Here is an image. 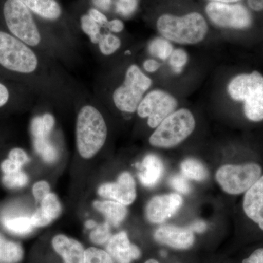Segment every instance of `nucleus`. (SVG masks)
<instances>
[{"instance_id": "nucleus-1", "label": "nucleus", "mask_w": 263, "mask_h": 263, "mask_svg": "<svg viewBox=\"0 0 263 263\" xmlns=\"http://www.w3.org/2000/svg\"><path fill=\"white\" fill-rule=\"evenodd\" d=\"M41 67L37 51L0 25V76L24 86Z\"/></svg>"}, {"instance_id": "nucleus-2", "label": "nucleus", "mask_w": 263, "mask_h": 263, "mask_svg": "<svg viewBox=\"0 0 263 263\" xmlns=\"http://www.w3.org/2000/svg\"><path fill=\"white\" fill-rule=\"evenodd\" d=\"M161 37L181 46H195L205 41L209 25L203 15L191 12L183 15L162 14L156 23Z\"/></svg>"}, {"instance_id": "nucleus-3", "label": "nucleus", "mask_w": 263, "mask_h": 263, "mask_svg": "<svg viewBox=\"0 0 263 263\" xmlns=\"http://www.w3.org/2000/svg\"><path fill=\"white\" fill-rule=\"evenodd\" d=\"M0 25L35 50L43 45L35 15L20 0H0Z\"/></svg>"}, {"instance_id": "nucleus-4", "label": "nucleus", "mask_w": 263, "mask_h": 263, "mask_svg": "<svg viewBox=\"0 0 263 263\" xmlns=\"http://www.w3.org/2000/svg\"><path fill=\"white\" fill-rule=\"evenodd\" d=\"M76 145L83 158L91 159L103 148L108 136V127L103 114L95 105L81 107L76 120Z\"/></svg>"}, {"instance_id": "nucleus-5", "label": "nucleus", "mask_w": 263, "mask_h": 263, "mask_svg": "<svg viewBox=\"0 0 263 263\" xmlns=\"http://www.w3.org/2000/svg\"><path fill=\"white\" fill-rule=\"evenodd\" d=\"M232 100L243 103V113L251 122L263 121V75L259 71L233 76L226 87Z\"/></svg>"}, {"instance_id": "nucleus-6", "label": "nucleus", "mask_w": 263, "mask_h": 263, "mask_svg": "<svg viewBox=\"0 0 263 263\" xmlns=\"http://www.w3.org/2000/svg\"><path fill=\"white\" fill-rule=\"evenodd\" d=\"M153 80L137 64L126 69L122 84L112 92V101L116 108L123 113L134 114L138 105L149 90Z\"/></svg>"}, {"instance_id": "nucleus-7", "label": "nucleus", "mask_w": 263, "mask_h": 263, "mask_svg": "<svg viewBox=\"0 0 263 263\" xmlns=\"http://www.w3.org/2000/svg\"><path fill=\"white\" fill-rule=\"evenodd\" d=\"M196 122L191 110L179 108L164 119L149 138L152 146L173 148L184 141L195 130Z\"/></svg>"}, {"instance_id": "nucleus-8", "label": "nucleus", "mask_w": 263, "mask_h": 263, "mask_svg": "<svg viewBox=\"0 0 263 263\" xmlns=\"http://www.w3.org/2000/svg\"><path fill=\"white\" fill-rule=\"evenodd\" d=\"M262 176V168L257 163L226 164L216 174L222 190L230 195L245 193Z\"/></svg>"}, {"instance_id": "nucleus-9", "label": "nucleus", "mask_w": 263, "mask_h": 263, "mask_svg": "<svg viewBox=\"0 0 263 263\" xmlns=\"http://www.w3.org/2000/svg\"><path fill=\"white\" fill-rule=\"evenodd\" d=\"M178 106L179 101L174 95L164 89H153L142 99L136 113L142 119H147L148 127L155 129Z\"/></svg>"}, {"instance_id": "nucleus-10", "label": "nucleus", "mask_w": 263, "mask_h": 263, "mask_svg": "<svg viewBox=\"0 0 263 263\" xmlns=\"http://www.w3.org/2000/svg\"><path fill=\"white\" fill-rule=\"evenodd\" d=\"M205 13L213 24L223 29L243 30L253 23L248 8L239 3L210 2L205 7Z\"/></svg>"}, {"instance_id": "nucleus-11", "label": "nucleus", "mask_w": 263, "mask_h": 263, "mask_svg": "<svg viewBox=\"0 0 263 263\" xmlns=\"http://www.w3.org/2000/svg\"><path fill=\"white\" fill-rule=\"evenodd\" d=\"M98 195L127 206L136 200V182L129 173L124 172L119 176L116 182L101 185L98 189Z\"/></svg>"}, {"instance_id": "nucleus-12", "label": "nucleus", "mask_w": 263, "mask_h": 263, "mask_svg": "<svg viewBox=\"0 0 263 263\" xmlns=\"http://www.w3.org/2000/svg\"><path fill=\"white\" fill-rule=\"evenodd\" d=\"M182 204V197L179 194H167L153 197L146 205L147 219L154 224H161L176 214Z\"/></svg>"}, {"instance_id": "nucleus-13", "label": "nucleus", "mask_w": 263, "mask_h": 263, "mask_svg": "<svg viewBox=\"0 0 263 263\" xmlns=\"http://www.w3.org/2000/svg\"><path fill=\"white\" fill-rule=\"evenodd\" d=\"M53 125V121L50 116L42 119H35L32 122V131L34 136V148L36 152L47 162H53L57 160V151L48 143L47 136Z\"/></svg>"}, {"instance_id": "nucleus-14", "label": "nucleus", "mask_w": 263, "mask_h": 263, "mask_svg": "<svg viewBox=\"0 0 263 263\" xmlns=\"http://www.w3.org/2000/svg\"><path fill=\"white\" fill-rule=\"evenodd\" d=\"M156 241L176 249H187L194 245L195 235L189 228L173 226L160 227L155 233Z\"/></svg>"}, {"instance_id": "nucleus-15", "label": "nucleus", "mask_w": 263, "mask_h": 263, "mask_svg": "<svg viewBox=\"0 0 263 263\" xmlns=\"http://www.w3.org/2000/svg\"><path fill=\"white\" fill-rule=\"evenodd\" d=\"M106 249L107 252L117 263H131L141 255V250L131 243L127 233L124 231L110 237Z\"/></svg>"}, {"instance_id": "nucleus-16", "label": "nucleus", "mask_w": 263, "mask_h": 263, "mask_svg": "<svg viewBox=\"0 0 263 263\" xmlns=\"http://www.w3.org/2000/svg\"><path fill=\"white\" fill-rule=\"evenodd\" d=\"M243 207L249 219L263 230V176L246 192Z\"/></svg>"}, {"instance_id": "nucleus-17", "label": "nucleus", "mask_w": 263, "mask_h": 263, "mask_svg": "<svg viewBox=\"0 0 263 263\" xmlns=\"http://www.w3.org/2000/svg\"><path fill=\"white\" fill-rule=\"evenodd\" d=\"M52 246L65 263L84 262L85 249L80 242L64 235H57L52 240Z\"/></svg>"}, {"instance_id": "nucleus-18", "label": "nucleus", "mask_w": 263, "mask_h": 263, "mask_svg": "<svg viewBox=\"0 0 263 263\" xmlns=\"http://www.w3.org/2000/svg\"><path fill=\"white\" fill-rule=\"evenodd\" d=\"M139 170L138 179L146 187L152 188L160 182L164 172L162 160L155 155H147L141 164H137Z\"/></svg>"}, {"instance_id": "nucleus-19", "label": "nucleus", "mask_w": 263, "mask_h": 263, "mask_svg": "<svg viewBox=\"0 0 263 263\" xmlns=\"http://www.w3.org/2000/svg\"><path fill=\"white\" fill-rule=\"evenodd\" d=\"M24 87L22 85L0 76V110H5L21 100H25L26 91Z\"/></svg>"}, {"instance_id": "nucleus-20", "label": "nucleus", "mask_w": 263, "mask_h": 263, "mask_svg": "<svg viewBox=\"0 0 263 263\" xmlns=\"http://www.w3.org/2000/svg\"><path fill=\"white\" fill-rule=\"evenodd\" d=\"M93 205L95 209L105 216L106 221H108L110 226H119L127 215L126 205L114 200H98L94 202Z\"/></svg>"}, {"instance_id": "nucleus-21", "label": "nucleus", "mask_w": 263, "mask_h": 263, "mask_svg": "<svg viewBox=\"0 0 263 263\" xmlns=\"http://www.w3.org/2000/svg\"><path fill=\"white\" fill-rule=\"evenodd\" d=\"M22 246L0 234V263H18L23 258Z\"/></svg>"}, {"instance_id": "nucleus-22", "label": "nucleus", "mask_w": 263, "mask_h": 263, "mask_svg": "<svg viewBox=\"0 0 263 263\" xmlns=\"http://www.w3.org/2000/svg\"><path fill=\"white\" fill-rule=\"evenodd\" d=\"M3 224L10 233L19 235L29 234L35 228L29 216L5 218L3 219Z\"/></svg>"}, {"instance_id": "nucleus-23", "label": "nucleus", "mask_w": 263, "mask_h": 263, "mask_svg": "<svg viewBox=\"0 0 263 263\" xmlns=\"http://www.w3.org/2000/svg\"><path fill=\"white\" fill-rule=\"evenodd\" d=\"M181 174L186 179L202 181L207 179L209 172L205 166L195 159H186L181 164Z\"/></svg>"}, {"instance_id": "nucleus-24", "label": "nucleus", "mask_w": 263, "mask_h": 263, "mask_svg": "<svg viewBox=\"0 0 263 263\" xmlns=\"http://www.w3.org/2000/svg\"><path fill=\"white\" fill-rule=\"evenodd\" d=\"M99 51L104 56L109 57L117 53L122 47V40L111 32L102 34L98 43Z\"/></svg>"}, {"instance_id": "nucleus-25", "label": "nucleus", "mask_w": 263, "mask_h": 263, "mask_svg": "<svg viewBox=\"0 0 263 263\" xmlns=\"http://www.w3.org/2000/svg\"><path fill=\"white\" fill-rule=\"evenodd\" d=\"M149 48L151 53L162 61L168 60L175 49L173 43L162 37L154 40Z\"/></svg>"}, {"instance_id": "nucleus-26", "label": "nucleus", "mask_w": 263, "mask_h": 263, "mask_svg": "<svg viewBox=\"0 0 263 263\" xmlns=\"http://www.w3.org/2000/svg\"><path fill=\"white\" fill-rule=\"evenodd\" d=\"M80 24L81 29L89 37L91 42L93 44L98 45L102 35V27L97 24L87 13L81 15Z\"/></svg>"}, {"instance_id": "nucleus-27", "label": "nucleus", "mask_w": 263, "mask_h": 263, "mask_svg": "<svg viewBox=\"0 0 263 263\" xmlns=\"http://www.w3.org/2000/svg\"><path fill=\"white\" fill-rule=\"evenodd\" d=\"M41 209L51 219H57L62 213V205L55 194L50 193L41 200Z\"/></svg>"}, {"instance_id": "nucleus-28", "label": "nucleus", "mask_w": 263, "mask_h": 263, "mask_svg": "<svg viewBox=\"0 0 263 263\" xmlns=\"http://www.w3.org/2000/svg\"><path fill=\"white\" fill-rule=\"evenodd\" d=\"M83 263H114L110 254L103 249L90 247L85 250Z\"/></svg>"}, {"instance_id": "nucleus-29", "label": "nucleus", "mask_w": 263, "mask_h": 263, "mask_svg": "<svg viewBox=\"0 0 263 263\" xmlns=\"http://www.w3.org/2000/svg\"><path fill=\"white\" fill-rule=\"evenodd\" d=\"M169 65L172 70L177 73H180L187 65L189 55L187 52L181 48H175L168 59Z\"/></svg>"}, {"instance_id": "nucleus-30", "label": "nucleus", "mask_w": 263, "mask_h": 263, "mask_svg": "<svg viewBox=\"0 0 263 263\" xmlns=\"http://www.w3.org/2000/svg\"><path fill=\"white\" fill-rule=\"evenodd\" d=\"M28 181V176L22 171H17L13 174H4L3 177V184L9 189L24 187Z\"/></svg>"}, {"instance_id": "nucleus-31", "label": "nucleus", "mask_w": 263, "mask_h": 263, "mask_svg": "<svg viewBox=\"0 0 263 263\" xmlns=\"http://www.w3.org/2000/svg\"><path fill=\"white\" fill-rule=\"evenodd\" d=\"M110 226L108 221L99 224L91 232L90 239L96 245H103L106 243L111 237Z\"/></svg>"}, {"instance_id": "nucleus-32", "label": "nucleus", "mask_w": 263, "mask_h": 263, "mask_svg": "<svg viewBox=\"0 0 263 263\" xmlns=\"http://www.w3.org/2000/svg\"><path fill=\"white\" fill-rule=\"evenodd\" d=\"M169 183L178 193L188 194L191 191L190 183L183 175H174L170 179Z\"/></svg>"}, {"instance_id": "nucleus-33", "label": "nucleus", "mask_w": 263, "mask_h": 263, "mask_svg": "<svg viewBox=\"0 0 263 263\" xmlns=\"http://www.w3.org/2000/svg\"><path fill=\"white\" fill-rule=\"evenodd\" d=\"M138 0H117V10L120 14L127 16L136 10Z\"/></svg>"}, {"instance_id": "nucleus-34", "label": "nucleus", "mask_w": 263, "mask_h": 263, "mask_svg": "<svg viewBox=\"0 0 263 263\" xmlns=\"http://www.w3.org/2000/svg\"><path fill=\"white\" fill-rule=\"evenodd\" d=\"M32 193L37 201H41L46 195L50 193L49 183L46 181H40L34 183L32 188Z\"/></svg>"}, {"instance_id": "nucleus-35", "label": "nucleus", "mask_w": 263, "mask_h": 263, "mask_svg": "<svg viewBox=\"0 0 263 263\" xmlns=\"http://www.w3.org/2000/svg\"><path fill=\"white\" fill-rule=\"evenodd\" d=\"M30 217L33 226L35 228L48 226L52 221L51 219L45 214L41 208L37 209Z\"/></svg>"}, {"instance_id": "nucleus-36", "label": "nucleus", "mask_w": 263, "mask_h": 263, "mask_svg": "<svg viewBox=\"0 0 263 263\" xmlns=\"http://www.w3.org/2000/svg\"><path fill=\"white\" fill-rule=\"evenodd\" d=\"M8 158L20 164L22 167L29 161V157L27 152L21 148H14L10 150Z\"/></svg>"}, {"instance_id": "nucleus-37", "label": "nucleus", "mask_w": 263, "mask_h": 263, "mask_svg": "<svg viewBox=\"0 0 263 263\" xmlns=\"http://www.w3.org/2000/svg\"><path fill=\"white\" fill-rule=\"evenodd\" d=\"M87 14L101 27H106L109 20L108 17L101 10L96 8H91L88 10Z\"/></svg>"}, {"instance_id": "nucleus-38", "label": "nucleus", "mask_w": 263, "mask_h": 263, "mask_svg": "<svg viewBox=\"0 0 263 263\" xmlns=\"http://www.w3.org/2000/svg\"><path fill=\"white\" fill-rule=\"evenodd\" d=\"M22 166L20 164L10 160L9 158L6 159L2 162L1 169L4 174H13L17 171H22Z\"/></svg>"}, {"instance_id": "nucleus-39", "label": "nucleus", "mask_w": 263, "mask_h": 263, "mask_svg": "<svg viewBox=\"0 0 263 263\" xmlns=\"http://www.w3.org/2000/svg\"><path fill=\"white\" fill-rule=\"evenodd\" d=\"M160 62L156 59H147L143 63V71L148 72V73H155V72L160 70Z\"/></svg>"}, {"instance_id": "nucleus-40", "label": "nucleus", "mask_w": 263, "mask_h": 263, "mask_svg": "<svg viewBox=\"0 0 263 263\" xmlns=\"http://www.w3.org/2000/svg\"><path fill=\"white\" fill-rule=\"evenodd\" d=\"M106 27L110 31V32L117 34L124 31V24L120 19L114 18L109 21Z\"/></svg>"}, {"instance_id": "nucleus-41", "label": "nucleus", "mask_w": 263, "mask_h": 263, "mask_svg": "<svg viewBox=\"0 0 263 263\" xmlns=\"http://www.w3.org/2000/svg\"><path fill=\"white\" fill-rule=\"evenodd\" d=\"M242 263H263V248L257 249Z\"/></svg>"}, {"instance_id": "nucleus-42", "label": "nucleus", "mask_w": 263, "mask_h": 263, "mask_svg": "<svg viewBox=\"0 0 263 263\" xmlns=\"http://www.w3.org/2000/svg\"><path fill=\"white\" fill-rule=\"evenodd\" d=\"M95 8L99 10H108L111 5L112 0H92Z\"/></svg>"}, {"instance_id": "nucleus-43", "label": "nucleus", "mask_w": 263, "mask_h": 263, "mask_svg": "<svg viewBox=\"0 0 263 263\" xmlns=\"http://www.w3.org/2000/svg\"><path fill=\"white\" fill-rule=\"evenodd\" d=\"M207 226L205 222L202 221H197L193 223L189 228L193 232H196V233H203L206 230Z\"/></svg>"}, {"instance_id": "nucleus-44", "label": "nucleus", "mask_w": 263, "mask_h": 263, "mask_svg": "<svg viewBox=\"0 0 263 263\" xmlns=\"http://www.w3.org/2000/svg\"><path fill=\"white\" fill-rule=\"evenodd\" d=\"M247 4L251 10L255 12L263 10V0H247Z\"/></svg>"}, {"instance_id": "nucleus-45", "label": "nucleus", "mask_w": 263, "mask_h": 263, "mask_svg": "<svg viewBox=\"0 0 263 263\" xmlns=\"http://www.w3.org/2000/svg\"><path fill=\"white\" fill-rule=\"evenodd\" d=\"M85 226H86L88 229H94L98 224H97L96 221L94 220H88L86 221Z\"/></svg>"}, {"instance_id": "nucleus-46", "label": "nucleus", "mask_w": 263, "mask_h": 263, "mask_svg": "<svg viewBox=\"0 0 263 263\" xmlns=\"http://www.w3.org/2000/svg\"><path fill=\"white\" fill-rule=\"evenodd\" d=\"M240 0H211V2H217V3H237Z\"/></svg>"}, {"instance_id": "nucleus-47", "label": "nucleus", "mask_w": 263, "mask_h": 263, "mask_svg": "<svg viewBox=\"0 0 263 263\" xmlns=\"http://www.w3.org/2000/svg\"><path fill=\"white\" fill-rule=\"evenodd\" d=\"M145 263H159L158 261L156 260V259H150L148 260H147Z\"/></svg>"}]
</instances>
